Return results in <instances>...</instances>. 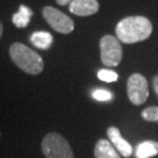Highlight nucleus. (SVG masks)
Wrapping results in <instances>:
<instances>
[{
  "mask_svg": "<svg viewBox=\"0 0 158 158\" xmlns=\"http://www.w3.org/2000/svg\"><path fill=\"white\" fill-rule=\"evenodd\" d=\"M152 33V25L145 17H128L122 19L116 26L118 41L123 44H136L147 40Z\"/></svg>",
  "mask_w": 158,
  "mask_h": 158,
  "instance_id": "nucleus-1",
  "label": "nucleus"
},
{
  "mask_svg": "<svg viewBox=\"0 0 158 158\" xmlns=\"http://www.w3.org/2000/svg\"><path fill=\"white\" fill-rule=\"evenodd\" d=\"M10 57L19 69L29 75H39L45 67L42 57L36 52L20 42H14L11 45Z\"/></svg>",
  "mask_w": 158,
  "mask_h": 158,
  "instance_id": "nucleus-2",
  "label": "nucleus"
},
{
  "mask_svg": "<svg viewBox=\"0 0 158 158\" xmlns=\"http://www.w3.org/2000/svg\"><path fill=\"white\" fill-rule=\"evenodd\" d=\"M41 150L46 158H74L68 141L57 132H49L44 137Z\"/></svg>",
  "mask_w": 158,
  "mask_h": 158,
  "instance_id": "nucleus-3",
  "label": "nucleus"
},
{
  "mask_svg": "<svg viewBox=\"0 0 158 158\" xmlns=\"http://www.w3.org/2000/svg\"><path fill=\"white\" fill-rule=\"evenodd\" d=\"M101 61L108 67H116L122 61L123 49L117 38L113 35H104L100 41Z\"/></svg>",
  "mask_w": 158,
  "mask_h": 158,
  "instance_id": "nucleus-4",
  "label": "nucleus"
},
{
  "mask_svg": "<svg viewBox=\"0 0 158 158\" xmlns=\"http://www.w3.org/2000/svg\"><path fill=\"white\" fill-rule=\"evenodd\" d=\"M127 91L130 102L135 106H142L149 97V85L142 74H131L128 79Z\"/></svg>",
  "mask_w": 158,
  "mask_h": 158,
  "instance_id": "nucleus-5",
  "label": "nucleus"
},
{
  "mask_svg": "<svg viewBox=\"0 0 158 158\" xmlns=\"http://www.w3.org/2000/svg\"><path fill=\"white\" fill-rule=\"evenodd\" d=\"M45 20L55 32L69 34L74 31V21L64 13L52 6H46L42 11Z\"/></svg>",
  "mask_w": 158,
  "mask_h": 158,
  "instance_id": "nucleus-6",
  "label": "nucleus"
},
{
  "mask_svg": "<svg viewBox=\"0 0 158 158\" xmlns=\"http://www.w3.org/2000/svg\"><path fill=\"white\" fill-rule=\"evenodd\" d=\"M107 135L109 142L113 144V147L117 150V152L122 157L129 158L132 155L134 150H132L131 144L123 138V136L121 135V131L116 127H109L107 129Z\"/></svg>",
  "mask_w": 158,
  "mask_h": 158,
  "instance_id": "nucleus-7",
  "label": "nucleus"
},
{
  "mask_svg": "<svg viewBox=\"0 0 158 158\" xmlns=\"http://www.w3.org/2000/svg\"><path fill=\"white\" fill-rule=\"evenodd\" d=\"M97 0H73L69 4V11L79 17H89L98 11Z\"/></svg>",
  "mask_w": 158,
  "mask_h": 158,
  "instance_id": "nucleus-8",
  "label": "nucleus"
},
{
  "mask_svg": "<svg viewBox=\"0 0 158 158\" xmlns=\"http://www.w3.org/2000/svg\"><path fill=\"white\" fill-rule=\"evenodd\" d=\"M94 156L95 158H121V155L113 147V144L104 138L96 142Z\"/></svg>",
  "mask_w": 158,
  "mask_h": 158,
  "instance_id": "nucleus-9",
  "label": "nucleus"
},
{
  "mask_svg": "<svg viewBox=\"0 0 158 158\" xmlns=\"http://www.w3.org/2000/svg\"><path fill=\"white\" fill-rule=\"evenodd\" d=\"M136 158H151L158 155V142L144 141L141 142L135 151Z\"/></svg>",
  "mask_w": 158,
  "mask_h": 158,
  "instance_id": "nucleus-10",
  "label": "nucleus"
},
{
  "mask_svg": "<svg viewBox=\"0 0 158 158\" xmlns=\"http://www.w3.org/2000/svg\"><path fill=\"white\" fill-rule=\"evenodd\" d=\"M33 15V11L25 5H20L19 11L13 14L12 17V23L17 26L18 28H25L28 26L31 18Z\"/></svg>",
  "mask_w": 158,
  "mask_h": 158,
  "instance_id": "nucleus-11",
  "label": "nucleus"
},
{
  "mask_svg": "<svg viewBox=\"0 0 158 158\" xmlns=\"http://www.w3.org/2000/svg\"><path fill=\"white\" fill-rule=\"evenodd\" d=\"M31 41L36 48L48 49L53 44V35L48 32H34L31 35Z\"/></svg>",
  "mask_w": 158,
  "mask_h": 158,
  "instance_id": "nucleus-12",
  "label": "nucleus"
},
{
  "mask_svg": "<svg viewBox=\"0 0 158 158\" xmlns=\"http://www.w3.org/2000/svg\"><path fill=\"white\" fill-rule=\"evenodd\" d=\"M97 77L101 81L111 83V82H115L118 80V74L114 70H110V69H101L97 72Z\"/></svg>",
  "mask_w": 158,
  "mask_h": 158,
  "instance_id": "nucleus-13",
  "label": "nucleus"
},
{
  "mask_svg": "<svg viewBox=\"0 0 158 158\" xmlns=\"http://www.w3.org/2000/svg\"><path fill=\"white\" fill-rule=\"evenodd\" d=\"M142 118L148 122H158V107H148L142 111Z\"/></svg>",
  "mask_w": 158,
  "mask_h": 158,
  "instance_id": "nucleus-14",
  "label": "nucleus"
},
{
  "mask_svg": "<svg viewBox=\"0 0 158 158\" xmlns=\"http://www.w3.org/2000/svg\"><path fill=\"white\" fill-rule=\"evenodd\" d=\"M91 96H93L94 100L101 102L111 101L114 97L113 94L109 90H106V89H95V90L91 93Z\"/></svg>",
  "mask_w": 158,
  "mask_h": 158,
  "instance_id": "nucleus-15",
  "label": "nucleus"
},
{
  "mask_svg": "<svg viewBox=\"0 0 158 158\" xmlns=\"http://www.w3.org/2000/svg\"><path fill=\"white\" fill-rule=\"evenodd\" d=\"M152 87L155 91H156V95L158 96V75H156L152 79Z\"/></svg>",
  "mask_w": 158,
  "mask_h": 158,
  "instance_id": "nucleus-16",
  "label": "nucleus"
},
{
  "mask_svg": "<svg viewBox=\"0 0 158 158\" xmlns=\"http://www.w3.org/2000/svg\"><path fill=\"white\" fill-rule=\"evenodd\" d=\"M55 1H56L60 6H66V5H69L73 0H55Z\"/></svg>",
  "mask_w": 158,
  "mask_h": 158,
  "instance_id": "nucleus-17",
  "label": "nucleus"
},
{
  "mask_svg": "<svg viewBox=\"0 0 158 158\" xmlns=\"http://www.w3.org/2000/svg\"><path fill=\"white\" fill-rule=\"evenodd\" d=\"M2 33H4V27H2V25L0 23V39H1V36H2Z\"/></svg>",
  "mask_w": 158,
  "mask_h": 158,
  "instance_id": "nucleus-18",
  "label": "nucleus"
},
{
  "mask_svg": "<svg viewBox=\"0 0 158 158\" xmlns=\"http://www.w3.org/2000/svg\"><path fill=\"white\" fill-rule=\"evenodd\" d=\"M0 137H1V132H0Z\"/></svg>",
  "mask_w": 158,
  "mask_h": 158,
  "instance_id": "nucleus-19",
  "label": "nucleus"
}]
</instances>
